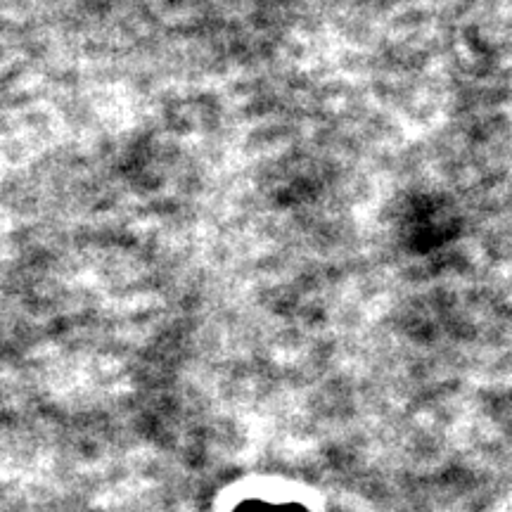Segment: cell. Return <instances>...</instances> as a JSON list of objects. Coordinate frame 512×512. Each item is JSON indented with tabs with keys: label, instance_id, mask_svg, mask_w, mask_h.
<instances>
[{
	"label": "cell",
	"instance_id": "obj_1",
	"mask_svg": "<svg viewBox=\"0 0 512 512\" xmlns=\"http://www.w3.org/2000/svg\"><path fill=\"white\" fill-rule=\"evenodd\" d=\"M235 512H306L302 505H275L266 501H245L240 503Z\"/></svg>",
	"mask_w": 512,
	"mask_h": 512
}]
</instances>
